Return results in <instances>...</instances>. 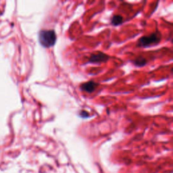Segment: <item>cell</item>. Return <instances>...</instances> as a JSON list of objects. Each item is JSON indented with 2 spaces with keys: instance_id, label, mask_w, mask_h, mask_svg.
<instances>
[{
  "instance_id": "1",
  "label": "cell",
  "mask_w": 173,
  "mask_h": 173,
  "mask_svg": "<svg viewBox=\"0 0 173 173\" xmlns=\"http://www.w3.org/2000/svg\"><path fill=\"white\" fill-rule=\"evenodd\" d=\"M57 35L54 30L43 29L39 33V41L45 48H50L56 43Z\"/></svg>"
},
{
  "instance_id": "2",
  "label": "cell",
  "mask_w": 173,
  "mask_h": 173,
  "mask_svg": "<svg viewBox=\"0 0 173 173\" xmlns=\"http://www.w3.org/2000/svg\"><path fill=\"white\" fill-rule=\"evenodd\" d=\"M162 39V34L157 30L149 35L143 36L138 40L137 45L140 48H149L158 44Z\"/></svg>"
},
{
  "instance_id": "3",
  "label": "cell",
  "mask_w": 173,
  "mask_h": 173,
  "mask_svg": "<svg viewBox=\"0 0 173 173\" xmlns=\"http://www.w3.org/2000/svg\"><path fill=\"white\" fill-rule=\"evenodd\" d=\"M110 57L107 56L106 53L98 52L96 53H93L91 54L89 58L88 62L92 63V64H99L102 62H106L107 61H108Z\"/></svg>"
},
{
  "instance_id": "4",
  "label": "cell",
  "mask_w": 173,
  "mask_h": 173,
  "mask_svg": "<svg viewBox=\"0 0 173 173\" xmlns=\"http://www.w3.org/2000/svg\"><path fill=\"white\" fill-rule=\"evenodd\" d=\"M98 86V84L97 83L93 81V80H91V81L83 83L80 87V89H81L83 91L86 92V93H91L95 91V89H97Z\"/></svg>"
},
{
  "instance_id": "5",
  "label": "cell",
  "mask_w": 173,
  "mask_h": 173,
  "mask_svg": "<svg viewBox=\"0 0 173 173\" xmlns=\"http://www.w3.org/2000/svg\"><path fill=\"white\" fill-rule=\"evenodd\" d=\"M123 22V18L120 15H114L111 18V24L114 26H118Z\"/></svg>"
},
{
  "instance_id": "6",
  "label": "cell",
  "mask_w": 173,
  "mask_h": 173,
  "mask_svg": "<svg viewBox=\"0 0 173 173\" xmlns=\"http://www.w3.org/2000/svg\"><path fill=\"white\" fill-rule=\"evenodd\" d=\"M133 63L134 64V66H143L147 63V60H146L144 57H139L136 58L135 60H134Z\"/></svg>"
},
{
  "instance_id": "7",
  "label": "cell",
  "mask_w": 173,
  "mask_h": 173,
  "mask_svg": "<svg viewBox=\"0 0 173 173\" xmlns=\"http://www.w3.org/2000/svg\"><path fill=\"white\" fill-rule=\"evenodd\" d=\"M79 116L83 118H87L89 117V114L85 110H81L79 112Z\"/></svg>"
}]
</instances>
